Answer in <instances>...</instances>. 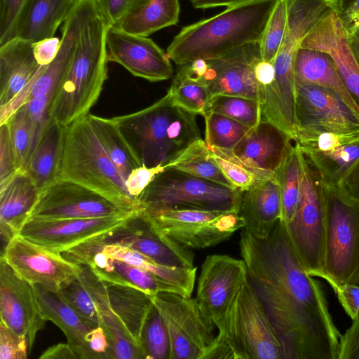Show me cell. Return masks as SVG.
Wrapping results in <instances>:
<instances>
[{
  "label": "cell",
  "instance_id": "6da1fadb",
  "mask_svg": "<svg viewBox=\"0 0 359 359\" xmlns=\"http://www.w3.org/2000/svg\"><path fill=\"white\" fill-rule=\"evenodd\" d=\"M248 278L282 347L283 359H339L341 334L320 282L305 271L280 221L266 239L242 229Z\"/></svg>",
  "mask_w": 359,
  "mask_h": 359
},
{
  "label": "cell",
  "instance_id": "7a4b0ae2",
  "mask_svg": "<svg viewBox=\"0 0 359 359\" xmlns=\"http://www.w3.org/2000/svg\"><path fill=\"white\" fill-rule=\"evenodd\" d=\"M109 25L94 0H85L74 53L49 107L50 118L64 127L87 116L107 79Z\"/></svg>",
  "mask_w": 359,
  "mask_h": 359
},
{
  "label": "cell",
  "instance_id": "3957f363",
  "mask_svg": "<svg viewBox=\"0 0 359 359\" xmlns=\"http://www.w3.org/2000/svg\"><path fill=\"white\" fill-rule=\"evenodd\" d=\"M278 0H257L184 27L166 50L179 65L210 60L259 42Z\"/></svg>",
  "mask_w": 359,
  "mask_h": 359
},
{
  "label": "cell",
  "instance_id": "277c9868",
  "mask_svg": "<svg viewBox=\"0 0 359 359\" xmlns=\"http://www.w3.org/2000/svg\"><path fill=\"white\" fill-rule=\"evenodd\" d=\"M196 115L175 105L167 93L145 109L113 119L141 165L153 168L169 165L201 139Z\"/></svg>",
  "mask_w": 359,
  "mask_h": 359
},
{
  "label": "cell",
  "instance_id": "5b68a950",
  "mask_svg": "<svg viewBox=\"0 0 359 359\" xmlns=\"http://www.w3.org/2000/svg\"><path fill=\"white\" fill-rule=\"evenodd\" d=\"M213 322L218 333L201 359H283L280 341L248 278Z\"/></svg>",
  "mask_w": 359,
  "mask_h": 359
},
{
  "label": "cell",
  "instance_id": "8992f818",
  "mask_svg": "<svg viewBox=\"0 0 359 359\" xmlns=\"http://www.w3.org/2000/svg\"><path fill=\"white\" fill-rule=\"evenodd\" d=\"M60 180L80 184L119 203L138 208L98 138L88 114L66 127Z\"/></svg>",
  "mask_w": 359,
  "mask_h": 359
},
{
  "label": "cell",
  "instance_id": "52a82bcc",
  "mask_svg": "<svg viewBox=\"0 0 359 359\" xmlns=\"http://www.w3.org/2000/svg\"><path fill=\"white\" fill-rule=\"evenodd\" d=\"M243 191L167 166L136 200L138 209L154 214L173 209L240 210Z\"/></svg>",
  "mask_w": 359,
  "mask_h": 359
},
{
  "label": "cell",
  "instance_id": "ba28073f",
  "mask_svg": "<svg viewBox=\"0 0 359 359\" xmlns=\"http://www.w3.org/2000/svg\"><path fill=\"white\" fill-rule=\"evenodd\" d=\"M326 233L324 276L333 289L359 284V201L340 187L325 184Z\"/></svg>",
  "mask_w": 359,
  "mask_h": 359
},
{
  "label": "cell",
  "instance_id": "9c48e42d",
  "mask_svg": "<svg viewBox=\"0 0 359 359\" xmlns=\"http://www.w3.org/2000/svg\"><path fill=\"white\" fill-rule=\"evenodd\" d=\"M303 165L296 211L292 221L283 224L306 273L323 279L327 215L325 184L317 169L304 154Z\"/></svg>",
  "mask_w": 359,
  "mask_h": 359
},
{
  "label": "cell",
  "instance_id": "30bf717a",
  "mask_svg": "<svg viewBox=\"0 0 359 359\" xmlns=\"http://www.w3.org/2000/svg\"><path fill=\"white\" fill-rule=\"evenodd\" d=\"M139 210L156 231L187 249L218 245L245 226L238 210L173 209L154 214Z\"/></svg>",
  "mask_w": 359,
  "mask_h": 359
},
{
  "label": "cell",
  "instance_id": "8fae6325",
  "mask_svg": "<svg viewBox=\"0 0 359 359\" xmlns=\"http://www.w3.org/2000/svg\"><path fill=\"white\" fill-rule=\"evenodd\" d=\"M151 298L168 332L170 359H201L215 337L216 327L196 298L164 292Z\"/></svg>",
  "mask_w": 359,
  "mask_h": 359
},
{
  "label": "cell",
  "instance_id": "7c38bea8",
  "mask_svg": "<svg viewBox=\"0 0 359 359\" xmlns=\"http://www.w3.org/2000/svg\"><path fill=\"white\" fill-rule=\"evenodd\" d=\"M262 60L259 42L252 43L210 60L188 63L191 72L217 94L241 96L261 101L255 67Z\"/></svg>",
  "mask_w": 359,
  "mask_h": 359
},
{
  "label": "cell",
  "instance_id": "4fadbf2b",
  "mask_svg": "<svg viewBox=\"0 0 359 359\" xmlns=\"http://www.w3.org/2000/svg\"><path fill=\"white\" fill-rule=\"evenodd\" d=\"M137 210L80 184L59 180L39 194L29 218L122 217L131 215Z\"/></svg>",
  "mask_w": 359,
  "mask_h": 359
},
{
  "label": "cell",
  "instance_id": "5bb4252c",
  "mask_svg": "<svg viewBox=\"0 0 359 359\" xmlns=\"http://www.w3.org/2000/svg\"><path fill=\"white\" fill-rule=\"evenodd\" d=\"M1 259L22 279L54 292L78 278L81 271V265L69 261L60 252L18 234L3 248Z\"/></svg>",
  "mask_w": 359,
  "mask_h": 359
},
{
  "label": "cell",
  "instance_id": "9a60e30c",
  "mask_svg": "<svg viewBox=\"0 0 359 359\" xmlns=\"http://www.w3.org/2000/svg\"><path fill=\"white\" fill-rule=\"evenodd\" d=\"M295 116L296 135L359 131V115L333 91L316 84L296 85Z\"/></svg>",
  "mask_w": 359,
  "mask_h": 359
},
{
  "label": "cell",
  "instance_id": "2e32d148",
  "mask_svg": "<svg viewBox=\"0 0 359 359\" xmlns=\"http://www.w3.org/2000/svg\"><path fill=\"white\" fill-rule=\"evenodd\" d=\"M133 214L98 218H29L18 234L61 253L93 237L118 229Z\"/></svg>",
  "mask_w": 359,
  "mask_h": 359
},
{
  "label": "cell",
  "instance_id": "e0dca14e",
  "mask_svg": "<svg viewBox=\"0 0 359 359\" xmlns=\"http://www.w3.org/2000/svg\"><path fill=\"white\" fill-rule=\"evenodd\" d=\"M0 315L1 321L25 339L30 352L37 332L44 327L46 320L34 285L20 278L2 259L0 260Z\"/></svg>",
  "mask_w": 359,
  "mask_h": 359
},
{
  "label": "cell",
  "instance_id": "ac0fdd59",
  "mask_svg": "<svg viewBox=\"0 0 359 359\" xmlns=\"http://www.w3.org/2000/svg\"><path fill=\"white\" fill-rule=\"evenodd\" d=\"M106 41L109 62L121 65L133 76L156 82L172 75L167 53L148 36L109 27Z\"/></svg>",
  "mask_w": 359,
  "mask_h": 359
},
{
  "label": "cell",
  "instance_id": "d6986e66",
  "mask_svg": "<svg viewBox=\"0 0 359 359\" xmlns=\"http://www.w3.org/2000/svg\"><path fill=\"white\" fill-rule=\"evenodd\" d=\"M104 243L118 244L135 250L158 264L194 268V254L156 231L138 210L118 229L100 236Z\"/></svg>",
  "mask_w": 359,
  "mask_h": 359
},
{
  "label": "cell",
  "instance_id": "ffe728a7",
  "mask_svg": "<svg viewBox=\"0 0 359 359\" xmlns=\"http://www.w3.org/2000/svg\"><path fill=\"white\" fill-rule=\"evenodd\" d=\"M247 279L243 259L227 255H208L201 266L196 296L204 314L212 321L219 318Z\"/></svg>",
  "mask_w": 359,
  "mask_h": 359
},
{
  "label": "cell",
  "instance_id": "44dd1931",
  "mask_svg": "<svg viewBox=\"0 0 359 359\" xmlns=\"http://www.w3.org/2000/svg\"><path fill=\"white\" fill-rule=\"evenodd\" d=\"M292 139L270 121L262 119L231 150L257 182L273 177L292 147Z\"/></svg>",
  "mask_w": 359,
  "mask_h": 359
},
{
  "label": "cell",
  "instance_id": "7402d4cb",
  "mask_svg": "<svg viewBox=\"0 0 359 359\" xmlns=\"http://www.w3.org/2000/svg\"><path fill=\"white\" fill-rule=\"evenodd\" d=\"M299 48L322 50L331 55L342 83L359 109V67L338 12H331L323 18L304 38Z\"/></svg>",
  "mask_w": 359,
  "mask_h": 359
},
{
  "label": "cell",
  "instance_id": "603a6c76",
  "mask_svg": "<svg viewBox=\"0 0 359 359\" xmlns=\"http://www.w3.org/2000/svg\"><path fill=\"white\" fill-rule=\"evenodd\" d=\"M243 229L258 239H266L280 221L281 198L276 175L257 182L243 191L239 211Z\"/></svg>",
  "mask_w": 359,
  "mask_h": 359
},
{
  "label": "cell",
  "instance_id": "cb8c5ba5",
  "mask_svg": "<svg viewBox=\"0 0 359 359\" xmlns=\"http://www.w3.org/2000/svg\"><path fill=\"white\" fill-rule=\"evenodd\" d=\"M34 43L15 37L0 46V107L10 103L39 74Z\"/></svg>",
  "mask_w": 359,
  "mask_h": 359
},
{
  "label": "cell",
  "instance_id": "d4e9b609",
  "mask_svg": "<svg viewBox=\"0 0 359 359\" xmlns=\"http://www.w3.org/2000/svg\"><path fill=\"white\" fill-rule=\"evenodd\" d=\"M79 278L96 304L101 327L109 341L110 359H144L139 346L112 310L104 283L86 265H81Z\"/></svg>",
  "mask_w": 359,
  "mask_h": 359
},
{
  "label": "cell",
  "instance_id": "484cf974",
  "mask_svg": "<svg viewBox=\"0 0 359 359\" xmlns=\"http://www.w3.org/2000/svg\"><path fill=\"white\" fill-rule=\"evenodd\" d=\"M39 196V191L26 171L17 172L0 187V230L4 247L18 235Z\"/></svg>",
  "mask_w": 359,
  "mask_h": 359
},
{
  "label": "cell",
  "instance_id": "4316f807",
  "mask_svg": "<svg viewBox=\"0 0 359 359\" xmlns=\"http://www.w3.org/2000/svg\"><path fill=\"white\" fill-rule=\"evenodd\" d=\"M77 0H25L18 17L14 38L33 43L55 36Z\"/></svg>",
  "mask_w": 359,
  "mask_h": 359
},
{
  "label": "cell",
  "instance_id": "83f0119b",
  "mask_svg": "<svg viewBox=\"0 0 359 359\" xmlns=\"http://www.w3.org/2000/svg\"><path fill=\"white\" fill-rule=\"evenodd\" d=\"M34 287L45 320L52 321L64 332L67 343L79 358L94 359L86 341V334L93 327L66 304L58 292L47 290L38 285Z\"/></svg>",
  "mask_w": 359,
  "mask_h": 359
},
{
  "label": "cell",
  "instance_id": "f1b7e54d",
  "mask_svg": "<svg viewBox=\"0 0 359 359\" xmlns=\"http://www.w3.org/2000/svg\"><path fill=\"white\" fill-rule=\"evenodd\" d=\"M295 84H316L339 95L355 113L359 109L346 90L331 55L322 50L299 48L294 60Z\"/></svg>",
  "mask_w": 359,
  "mask_h": 359
},
{
  "label": "cell",
  "instance_id": "f546056e",
  "mask_svg": "<svg viewBox=\"0 0 359 359\" xmlns=\"http://www.w3.org/2000/svg\"><path fill=\"white\" fill-rule=\"evenodd\" d=\"M65 130L51 120L31 154L25 171L39 194L60 180Z\"/></svg>",
  "mask_w": 359,
  "mask_h": 359
},
{
  "label": "cell",
  "instance_id": "4dcf8cb0",
  "mask_svg": "<svg viewBox=\"0 0 359 359\" xmlns=\"http://www.w3.org/2000/svg\"><path fill=\"white\" fill-rule=\"evenodd\" d=\"M104 284L112 310L140 348L144 324L154 307L151 295L126 285L113 283Z\"/></svg>",
  "mask_w": 359,
  "mask_h": 359
},
{
  "label": "cell",
  "instance_id": "1f68e13d",
  "mask_svg": "<svg viewBox=\"0 0 359 359\" xmlns=\"http://www.w3.org/2000/svg\"><path fill=\"white\" fill-rule=\"evenodd\" d=\"M91 270L104 283L135 287L150 295L164 292L185 297L180 289L154 273L109 258L106 254L99 265Z\"/></svg>",
  "mask_w": 359,
  "mask_h": 359
},
{
  "label": "cell",
  "instance_id": "d6a6232c",
  "mask_svg": "<svg viewBox=\"0 0 359 359\" xmlns=\"http://www.w3.org/2000/svg\"><path fill=\"white\" fill-rule=\"evenodd\" d=\"M102 251L109 257L149 271L180 289L187 297H191L196 275V267L184 268L165 266L125 246L104 243L98 236Z\"/></svg>",
  "mask_w": 359,
  "mask_h": 359
},
{
  "label": "cell",
  "instance_id": "836d02e7",
  "mask_svg": "<svg viewBox=\"0 0 359 359\" xmlns=\"http://www.w3.org/2000/svg\"><path fill=\"white\" fill-rule=\"evenodd\" d=\"M179 0H149L137 8L114 27L130 34L149 36L179 21Z\"/></svg>",
  "mask_w": 359,
  "mask_h": 359
},
{
  "label": "cell",
  "instance_id": "e575fe53",
  "mask_svg": "<svg viewBox=\"0 0 359 359\" xmlns=\"http://www.w3.org/2000/svg\"><path fill=\"white\" fill-rule=\"evenodd\" d=\"M88 117L107 154L126 181L134 169L142 165L133 147L113 118L90 113Z\"/></svg>",
  "mask_w": 359,
  "mask_h": 359
},
{
  "label": "cell",
  "instance_id": "d590c367",
  "mask_svg": "<svg viewBox=\"0 0 359 359\" xmlns=\"http://www.w3.org/2000/svg\"><path fill=\"white\" fill-rule=\"evenodd\" d=\"M302 153L317 169L325 185L339 187L359 159V139L330 151Z\"/></svg>",
  "mask_w": 359,
  "mask_h": 359
},
{
  "label": "cell",
  "instance_id": "8d00e7d4",
  "mask_svg": "<svg viewBox=\"0 0 359 359\" xmlns=\"http://www.w3.org/2000/svg\"><path fill=\"white\" fill-rule=\"evenodd\" d=\"M303 172V154L295 143L275 174L280 191V222L285 225L294 217L300 195Z\"/></svg>",
  "mask_w": 359,
  "mask_h": 359
},
{
  "label": "cell",
  "instance_id": "74e56055",
  "mask_svg": "<svg viewBox=\"0 0 359 359\" xmlns=\"http://www.w3.org/2000/svg\"><path fill=\"white\" fill-rule=\"evenodd\" d=\"M167 166L236 189L224 176L211 156L207 143L202 139L190 144L175 161Z\"/></svg>",
  "mask_w": 359,
  "mask_h": 359
},
{
  "label": "cell",
  "instance_id": "f35d334b",
  "mask_svg": "<svg viewBox=\"0 0 359 359\" xmlns=\"http://www.w3.org/2000/svg\"><path fill=\"white\" fill-rule=\"evenodd\" d=\"M167 93L175 105L202 116L211 97L187 64L181 65Z\"/></svg>",
  "mask_w": 359,
  "mask_h": 359
},
{
  "label": "cell",
  "instance_id": "ab89813d",
  "mask_svg": "<svg viewBox=\"0 0 359 359\" xmlns=\"http://www.w3.org/2000/svg\"><path fill=\"white\" fill-rule=\"evenodd\" d=\"M205 112L224 115L251 128L262 120L260 103L256 100L241 96L214 95L206 105Z\"/></svg>",
  "mask_w": 359,
  "mask_h": 359
},
{
  "label": "cell",
  "instance_id": "60d3db41",
  "mask_svg": "<svg viewBox=\"0 0 359 359\" xmlns=\"http://www.w3.org/2000/svg\"><path fill=\"white\" fill-rule=\"evenodd\" d=\"M205 141L210 147L232 150L251 128L224 115L205 112Z\"/></svg>",
  "mask_w": 359,
  "mask_h": 359
},
{
  "label": "cell",
  "instance_id": "b9f144b4",
  "mask_svg": "<svg viewBox=\"0 0 359 359\" xmlns=\"http://www.w3.org/2000/svg\"><path fill=\"white\" fill-rule=\"evenodd\" d=\"M140 348L144 359H170L168 332L154 305L144 324Z\"/></svg>",
  "mask_w": 359,
  "mask_h": 359
},
{
  "label": "cell",
  "instance_id": "7bdbcfd3",
  "mask_svg": "<svg viewBox=\"0 0 359 359\" xmlns=\"http://www.w3.org/2000/svg\"><path fill=\"white\" fill-rule=\"evenodd\" d=\"M18 171H25L34 149V133L29 113L23 104L6 121Z\"/></svg>",
  "mask_w": 359,
  "mask_h": 359
},
{
  "label": "cell",
  "instance_id": "ee69618b",
  "mask_svg": "<svg viewBox=\"0 0 359 359\" xmlns=\"http://www.w3.org/2000/svg\"><path fill=\"white\" fill-rule=\"evenodd\" d=\"M66 304L90 327L101 326L96 304L79 278L62 286L57 292Z\"/></svg>",
  "mask_w": 359,
  "mask_h": 359
},
{
  "label": "cell",
  "instance_id": "f6af8a7d",
  "mask_svg": "<svg viewBox=\"0 0 359 359\" xmlns=\"http://www.w3.org/2000/svg\"><path fill=\"white\" fill-rule=\"evenodd\" d=\"M286 24L285 0H278L259 41L262 60L273 63L285 35Z\"/></svg>",
  "mask_w": 359,
  "mask_h": 359
},
{
  "label": "cell",
  "instance_id": "bcb514c9",
  "mask_svg": "<svg viewBox=\"0 0 359 359\" xmlns=\"http://www.w3.org/2000/svg\"><path fill=\"white\" fill-rule=\"evenodd\" d=\"M208 147L222 172L236 189L244 191L257 182L254 175L232 154L231 150Z\"/></svg>",
  "mask_w": 359,
  "mask_h": 359
},
{
  "label": "cell",
  "instance_id": "7dc6e473",
  "mask_svg": "<svg viewBox=\"0 0 359 359\" xmlns=\"http://www.w3.org/2000/svg\"><path fill=\"white\" fill-rule=\"evenodd\" d=\"M18 172L7 122L0 124V187Z\"/></svg>",
  "mask_w": 359,
  "mask_h": 359
},
{
  "label": "cell",
  "instance_id": "c3c4849f",
  "mask_svg": "<svg viewBox=\"0 0 359 359\" xmlns=\"http://www.w3.org/2000/svg\"><path fill=\"white\" fill-rule=\"evenodd\" d=\"M149 0H94L109 27H114L127 15Z\"/></svg>",
  "mask_w": 359,
  "mask_h": 359
},
{
  "label": "cell",
  "instance_id": "681fc988",
  "mask_svg": "<svg viewBox=\"0 0 359 359\" xmlns=\"http://www.w3.org/2000/svg\"><path fill=\"white\" fill-rule=\"evenodd\" d=\"M29 353L25 339L0 321V359H26Z\"/></svg>",
  "mask_w": 359,
  "mask_h": 359
},
{
  "label": "cell",
  "instance_id": "f907efd6",
  "mask_svg": "<svg viewBox=\"0 0 359 359\" xmlns=\"http://www.w3.org/2000/svg\"><path fill=\"white\" fill-rule=\"evenodd\" d=\"M24 104L27 107L32 121L34 149L52 120L49 114L50 100L46 95H39L27 100Z\"/></svg>",
  "mask_w": 359,
  "mask_h": 359
},
{
  "label": "cell",
  "instance_id": "816d5d0a",
  "mask_svg": "<svg viewBox=\"0 0 359 359\" xmlns=\"http://www.w3.org/2000/svg\"><path fill=\"white\" fill-rule=\"evenodd\" d=\"M25 0H0V46L14 39L16 21Z\"/></svg>",
  "mask_w": 359,
  "mask_h": 359
},
{
  "label": "cell",
  "instance_id": "f5cc1de1",
  "mask_svg": "<svg viewBox=\"0 0 359 359\" xmlns=\"http://www.w3.org/2000/svg\"><path fill=\"white\" fill-rule=\"evenodd\" d=\"M165 167L158 165L148 168L141 165L134 169L125 181L128 194L136 201L138 196L151 182L156 175L163 171Z\"/></svg>",
  "mask_w": 359,
  "mask_h": 359
},
{
  "label": "cell",
  "instance_id": "db71d44e",
  "mask_svg": "<svg viewBox=\"0 0 359 359\" xmlns=\"http://www.w3.org/2000/svg\"><path fill=\"white\" fill-rule=\"evenodd\" d=\"M349 318L354 320L359 316V284L343 283L333 289Z\"/></svg>",
  "mask_w": 359,
  "mask_h": 359
},
{
  "label": "cell",
  "instance_id": "11a10c76",
  "mask_svg": "<svg viewBox=\"0 0 359 359\" xmlns=\"http://www.w3.org/2000/svg\"><path fill=\"white\" fill-rule=\"evenodd\" d=\"M339 359H359V316L341 334Z\"/></svg>",
  "mask_w": 359,
  "mask_h": 359
},
{
  "label": "cell",
  "instance_id": "9f6ffc18",
  "mask_svg": "<svg viewBox=\"0 0 359 359\" xmlns=\"http://www.w3.org/2000/svg\"><path fill=\"white\" fill-rule=\"evenodd\" d=\"M86 341L94 359H110L109 344L102 327L92 328L86 334Z\"/></svg>",
  "mask_w": 359,
  "mask_h": 359
},
{
  "label": "cell",
  "instance_id": "6f0895ef",
  "mask_svg": "<svg viewBox=\"0 0 359 359\" xmlns=\"http://www.w3.org/2000/svg\"><path fill=\"white\" fill-rule=\"evenodd\" d=\"M60 46V39L53 36L34 43L35 57L41 66L50 64L56 57Z\"/></svg>",
  "mask_w": 359,
  "mask_h": 359
},
{
  "label": "cell",
  "instance_id": "680465c9",
  "mask_svg": "<svg viewBox=\"0 0 359 359\" xmlns=\"http://www.w3.org/2000/svg\"><path fill=\"white\" fill-rule=\"evenodd\" d=\"M338 15L347 34L359 28V0H355L346 11L338 13Z\"/></svg>",
  "mask_w": 359,
  "mask_h": 359
},
{
  "label": "cell",
  "instance_id": "91938a15",
  "mask_svg": "<svg viewBox=\"0 0 359 359\" xmlns=\"http://www.w3.org/2000/svg\"><path fill=\"white\" fill-rule=\"evenodd\" d=\"M339 187L346 194L359 201V159L344 177Z\"/></svg>",
  "mask_w": 359,
  "mask_h": 359
},
{
  "label": "cell",
  "instance_id": "94428289",
  "mask_svg": "<svg viewBox=\"0 0 359 359\" xmlns=\"http://www.w3.org/2000/svg\"><path fill=\"white\" fill-rule=\"evenodd\" d=\"M40 359H76L79 358L68 343H60L48 348L39 357Z\"/></svg>",
  "mask_w": 359,
  "mask_h": 359
},
{
  "label": "cell",
  "instance_id": "6125c7cd",
  "mask_svg": "<svg viewBox=\"0 0 359 359\" xmlns=\"http://www.w3.org/2000/svg\"><path fill=\"white\" fill-rule=\"evenodd\" d=\"M257 0H189L194 8L206 9L217 7H233Z\"/></svg>",
  "mask_w": 359,
  "mask_h": 359
},
{
  "label": "cell",
  "instance_id": "be15d7a7",
  "mask_svg": "<svg viewBox=\"0 0 359 359\" xmlns=\"http://www.w3.org/2000/svg\"><path fill=\"white\" fill-rule=\"evenodd\" d=\"M347 39L350 50L359 67V28L348 34Z\"/></svg>",
  "mask_w": 359,
  "mask_h": 359
},
{
  "label": "cell",
  "instance_id": "e7e4bbea",
  "mask_svg": "<svg viewBox=\"0 0 359 359\" xmlns=\"http://www.w3.org/2000/svg\"><path fill=\"white\" fill-rule=\"evenodd\" d=\"M355 0H337L339 6V13L346 11Z\"/></svg>",
  "mask_w": 359,
  "mask_h": 359
}]
</instances>
